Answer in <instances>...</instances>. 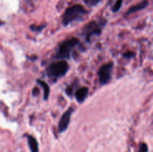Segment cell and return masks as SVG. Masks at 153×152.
<instances>
[{
  "label": "cell",
  "instance_id": "6da1fadb",
  "mask_svg": "<svg viewBox=\"0 0 153 152\" xmlns=\"http://www.w3.org/2000/svg\"><path fill=\"white\" fill-rule=\"evenodd\" d=\"M87 13V10L81 4H75L68 7L63 16V25L67 26L74 21L80 20Z\"/></svg>",
  "mask_w": 153,
  "mask_h": 152
},
{
  "label": "cell",
  "instance_id": "7a4b0ae2",
  "mask_svg": "<svg viewBox=\"0 0 153 152\" xmlns=\"http://www.w3.org/2000/svg\"><path fill=\"white\" fill-rule=\"evenodd\" d=\"M69 65L66 61H61L51 64L46 70L47 75L53 81L63 77L68 72Z\"/></svg>",
  "mask_w": 153,
  "mask_h": 152
},
{
  "label": "cell",
  "instance_id": "3957f363",
  "mask_svg": "<svg viewBox=\"0 0 153 152\" xmlns=\"http://www.w3.org/2000/svg\"><path fill=\"white\" fill-rule=\"evenodd\" d=\"M79 40L77 38H71L63 41L58 47L56 58L58 59H70L73 49L79 45Z\"/></svg>",
  "mask_w": 153,
  "mask_h": 152
},
{
  "label": "cell",
  "instance_id": "277c9868",
  "mask_svg": "<svg viewBox=\"0 0 153 152\" xmlns=\"http://www.w3.org/2000/svg\"><path fill=\"white\" fill-rule=\"evenodd\" d=\"M106 24V20L102 19L99 22L92 21L85 25L83 29V34L85 36L87 41H90L91 37L94 35H100L102 28Z\"/></svg>",
  "mask_w": 153,
  "mask_h": 152
},
{
  "label": "cell",
  "instance_id": "5b68a950",
  "mask_svg": "<svg viewBox=\"0 0 153 152\" xmlns=\"http://www.w3.org/2000/svg\"><path fill=\"white\" fill-rule=\"evenodd\" d=\"M114 64L113 63H108L105 65H103L101 68L99 69L98 76H99V81L100 84L104 85L106 84L109 82L111 77V72L113 70Z\"/></svg>",
  "mask_w": 153,
  "mask_h": 152
},
{
  "label": "cell",
  "instance_id": "8992f818",
  "mask_svg": "<svg viewBox=\"0 0 153 152\" xmlns=\"http://www.w3.org/2000/svg\"><path fill=\"white\" fill-rule=\"evenodd\" d=\"M73 111H74V109L73 107H70L61 116L59 121V124H58V130H59L60 133L64 132L67 130V127L70 124V117H71V115L73 114Z\"/></svg>",
  "mask_w": 153,
  "mask_h": 152
},
{
  "label": "cell",
  "instance_id": "52a82bcc",
  "mask_svg": "<svg viewBox=\"0 0 153 152\" xmlns=\"http://www.w3.org/2000/svg\"><path fill=\"white\" fill-rule=\"evenodd\" d=\"M88 87H84L80 88L79 89H78L77 91L75 93V96H76V100L79 103H82L86 98L88 97Z\"/></svg>",
  "mask_w": 153,
  "mask_h": 152
},
{
  "label": "cell",
  "instance_id": "ba28073f",
  "mask_svg": "<svg viewBox=\"0 0 153 152\" xmlns=\"http://www.w3.org/2000/svg\"><path fill=\"white\" fill-rule=\"evenodd\" d=\"M149 4V1L148 0H143L141 2L138 3V4H135V5L132 6V7H130L128 9V10L127 11V14H131V13H134V12H137L138 10H141L143 9H144L146 6Z\"/></svg>",
  "mask_w": 153,
  "mask_h": 152
},
{
  "label": "cell",
  "instance_id": "9c48e42d",
  "mask_svg": "<svg viewBox=\"0 0 153 152\" xmlns=\"http://www.w3.org/2000/svg\"><path fill=\"white\" fill-rule=\"evenodd\" d=\"M28 138V145H29L30 150L31 152H38V143H37V140L35 138L31 136H27Z\"/></svg>",
  "mask_w": 153,
  "mask_h": 152
},
{
  "label": "cell",
  "instance_id": "30bf717a",
  "mask_svg": "<svg viewBox=\"0 0 153 152\" xmlns=\"http://www.w3.org/2000/svg\"><path fill=\"white\" fill-rule=\"evenodd\" d=\"M37 83L43 88V91H44V99L45 100H47L48 98H49V87L48 86L47 83L46 82L43 81V80H37Z\"/></svg>",
  "mask_w": 153,
  "mask_h": 152
},
{
  "label": "cell",
  "instance_id": "8fae6325",
  "mask_svg": "<svg viewBox=\"0 0 153 152\" xmlns=\"http://www.w3.org/2000/svg\"><path fill=\"white\" fill-rule=\"evenodd\" d=\"M123 4V0H117L116 3L114 4V5L112 7V10L113 12H117L118 10L120 9L121 6H122Z\"/></svg>",
  "mask_w": 153,
  "mask_h": 152
},
{
  "label": "cell",
  "instance_id": "7c38bea8",
  "mask_svg": "<svg viewBox=\"0 0 153 152\" xmlns=\"http://www.w3.org/2000/svg\"><path fill=\"white\" fill-rule=\"evenodd\" d=\"M139 152H148V147L145 143H142L139 148Z\"/></svg>",
  "mask_w": 153,
  "mask_h": 152
},
{
  "label": "cell",
  "instance_id": "4fadbf2b",
  "mask_svg": "<svg viewBox=\"0 0 153 152\" xmlns=\"http://www.w3.org/2000/svg\"><path fill=\"white\" fill-rule=\"evenodd\" d=\"M44 25H43V26H42V27H40V26H38V27H36L35 25H31V28L32 30H34V31H40V30H42L43 29V28H44Z\"/></svg>",
  "mask_w": 153,
  "mask_h": 152
},
{
  "label": "cell",
  "instance_id": "5bb4252c",
  "mask_svg": "<svg viewBox=\"0 0 153 152\" xmlns=\"http://www.w3.org/2000/svg\"><path fill=\"white\" fill-rule=\"evenodd\" d=\"M134 55V54L133 53V52H128L127 53H126L125 55H124V56H125L126 58H132Z\"/></svg>",
  "mask_w": 153,
  "mask_h": 152
},
{
  "label": "cell",
  "instance_id": "9a60e30c",
  "mask_svg": "<svg viewBox=\"0 0 153 152\" xmlns=\"http://www.w3.org/2000/svg\"><path fill=\"white\" fill-rule=\"evenodd\" d=\"M101 0H89V3L91 5H96V4H98Z\"/></svg>",
  "mask_w": 153,
  "mask_h": 152
},
{
  "label": "cell",
  "instance_id": "2e32d148",
  "mask_svg": "<svg viewBox=\"0 0 153 152\" xmlns=\"http://www.w3.org/2000/svg\"><path fill=\"white\" fill-rule=\"evenodd\" d=\"M38 92H39L38 89L35 88V89H34V90H33V95H37V94H38Z\"/></svg>",
  "mask_w": 153,
  "mask_h": 152
}]
</instances>
